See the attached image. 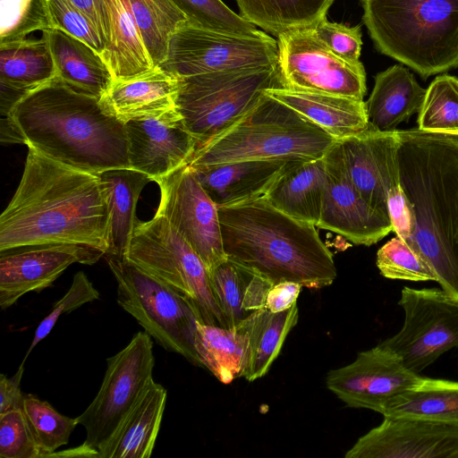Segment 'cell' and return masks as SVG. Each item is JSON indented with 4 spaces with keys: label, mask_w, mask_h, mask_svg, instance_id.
<instances>
[{
    "label": "cell",
    "mask_w": 458,
    "mask_h": 458,
    "mask_svg": "<svg viewBox=\"0 0 458 458\" xmlns=\"http://www.w3.org/2000/svg\"><path fill=\"white\" fill-rule=\"evenodd\" d=\"M280 87L277 64L180 77L176 108L199 147L250 109L265 90Z\"/></svg>",
    "instance_id": "cell-8"
},
{
    "label": "cell",
    "mask_w": 458,
    "mask_h": 458,
    "mask_svg": "<svg viewBox=\"0 0 458 458\" xmlns=\"http://www.w3.org/2000/svg\"><path fill=\"white\" fill-rule=\"evenodd\" d=\"M179 78L159 67L141 75L114 81L103 101L120 120L175 110Z\"/></svg>",
    "instance_id": "cell-23"
},
{
    "label": "cell",
    "mask_w": 458,
    "mask_h": 458,
    "mask_svg": "<svg viewBox=\"0 0 458 458\" xmlns=\"http://www.w3.org/2000/svg\"><path fill=\"white\" fill-rule=\"evenodd\" d=\"M109 39L104 60L114 81L125 80L156 68L137 26L122 0H105Z\"/></svg>",
    "instance_id": "cell-30"
},
{
    "label": "cell",
    "mask_w": 458,
    "mask_h": 458,
    "mask_svg": "<svg viewBox=\"0 0 458 458\" xmlns=\"http://www.w3.org/2000/svg\"><path fill=\"white\" fill-rule=\"evenodd\" d=\"M0 457H41V451L22 408L0 414Z\"/></svg>",
    "instance_id": "cell-43"
},
{
    "label": "cell",
    "mask_w": 458,
    "mask_h": 458,
    "mask_svg": "<svg viewBox=\"0 0 458 458\" xmlns=\"http://www.w3.org/2000/svg\"><path fill=\"white\" fill-rule=\"evenodd\" d=\"M264 92L306 117L336 140L357 135L369 126L363 100L284 87Z\"/></svg>",
    "instance_id": "cell-22"
},
{
    "label": "cell",
    "mask_w": 458,
    "mask_h": 458,
    "mask_svg": "<svg viewBox=\"0 0 458 458\" xmlns=\"http://www.w3.org/2000/svg\"><path fill=\"white\" fill-rule=\"evenodd\" d=\"M326 183L316 227L333 232L356 245L370 246L393 231L392 223L375 211L352 183L341 142L324 156Z\"/></svg>",
    "instance_id": "cell-16"
},
{
    "label": "cell",
    "mask_w": 458,
    "mask_h": 458,
    "mask_svg": "<svg viewBox=\"0 0 458 458\" xmlns=\"http://www.w3.org/2000/svg\"><path fill=\"white\" fill-rule=\"evenodd\" d=\"M398 304L404 312L403 324L379 344L394 352L410 370L420 374L458 346V301L441 288L404 287Z\"/></svg>",
    "instance_id": "cell-12"
},
{
    "label": "cell",
    "mask_w": 458,
    "mask_h": 458,
    "mask_svg": "<svg viewBox=\"0 0 458 458\" xmlns=\"http://www.w3.org/2000/svg\"><path fill=\"white\" fill-rule=\"evenodd\" d=\"M153 343L146 331L134 334L128 344L106 359L99 390L77 418L86 430L83 445L98 458L117 434L153 379Z\"/></svg>",
    "instance_id": "cell-10"
},
{
    "label": "cell",
    "mask_w": 458,
    "mask_h": 458,
    "mask_svg": "<svg viewBox=\"0 0 458 458\" xmlns=\"http://www.w3.org/2000/svg\"><path fill=\"white\" fill-rule=\"evenodd\" d=\"M339 141L352 183L375 211L390 220L388 202L404 194L397 157L398 130L381 131L369 124L364 131Z\"/></svg>",
    "instance_id": "cell-18"
},
{
    "label": "cell",
    "mask_w": 458,
    "mask_h": 458,
    "mask_svg": "<svg viewBox=\"0 0 458 458\" xmlns=\"http://www.w3.org/2000/svg\"><path fill=\"white\" fill-rule=\"evenodd\" d=\"M106 256L117 283L120 307L161 347L202 367L195 346L197 324L200 320L192 303L123 257Z\"/></svg>",
    "instance_id": "cell-7"
},
{
    "label": "cell",
    "mask_w": 458,
    "mask_h": 458,
    "mask_svg": "<svg viewBox=\"0 0 458 458\" xmlns=\"http://www.w3.org/2000/svg\"><path fill=\"white\" fill-rule=\"evenodd\" d=\"M291 160L293 159L242 160L189 166L218 208L265 196Z\"/></svg>",
    "instance_id": "cell-21"
},
{
    "label": "cell",
    "mask_w": 458,
    "mask_h": 458,
    "mask_svg": "<svg viewBox=\"0 0 458 458\" xmlns=\"http://www.w3.org/2000/svg\"><path fill=\"white\" fill-rule=\"evenodd\" d=\"M189 22L207 29L237 34H255L259 30L230 9L222 0H171Z\"/></svg>",
    "instance_id": "cell-41"
},
{
    "label": "cell",
    "mask_w": 458,
    "mask_h": 458,
    "mask_svg": "<svg viewBox=\"0 0 458 458\" xmlns=\"http://www.w3.org/2000/svg\"><path fill=\"white\" fill-rule=\"evenodd\" d=\"M106 253L72 243L26 245L0 251V307L6 310L30 292H41L74 263L93 265Z\"/></svg>",
    "instance_id": "cell-17"
},
{
    "label": "cell",
    "mask_w": 458,
    "mask_h": 458,
    "mask_svg": "<svg viewBox=\"0 0 458 458\" xmlns=\"http://www.w3.org/2000/svg\"><path fill=\"white\" fill-rule=\"evenodd\" d=\"M377 50L424 81L458 68V0H360Z\"/></svg>",
    "instance_id": "cell-5"
},
{
    "label": "cell",
    "mask_w": 458,
    "mask_h": 458,
    "mask_svg": "<svg viewBox=\"0 0 458 458\" xmlns=\"http://www.w3.org/2000/svg\"><path fill=\"white\" fill-rule=\"evenodd\" d=\"M228 259L282 281L320 289L334 283V257L314 225L295 219L264 197L218 207Z\"/></svg>",
    "instance_id": "cell-4"
},
{
    "label": "cell",
    "mask_w": 458,
    "mask_h": 458,
    "mask_svg": "<svg viewBox=\"0 0 458 458\" xmlns=\"http://www.w3.org/2000/svg\"><path fill=\"white\" fill-rule=\"evenodd\" d=\"M99 297V292L86 274L82 271L77 272L68 291L54 304L52 310L38 326L23 360L25 361L36 345L48 335L62 315L69 313L85 303L94 301Z\"/></svg>",
    "instance_id": "cell-44"
},
{
    "label": "cell",
    "mask_w": 458,
    "mask_h": 458,
    "mask_svg": "<svg viewBox=\"0 0 458 458\" xmlns=\"http://www.w3.org/2000/svg\"><path fill=\"white\" fill-rule=\"evenodd\" d=\"M99 176L109 191L111 213L109 248L106 255L123 257L137 225L138 199L143 188L152 180L131 168L111 169Z\"/></svg>",
    "instance_id": "cell-32"
},
{
    "label": "cell",
    "mask_w": 458,
    "mask_h": 458,
    "mask_svg": "<svg viewBox=\"0 0 458 458\" xmlns=\"http://www.w3.org/2000/svg\"><path fill=\"white\" fill-rule=\"evenodd\" d=\"M52 29H57L91 47L104 59L106 42L90 18L71 0H47Z\"/></svg>",
    "instance_id": "cell-42"
},
{
    "label": "cell",
    "mask_w": 458,
    "mask_h": 458,
    "mask_svg": "<svg viewBox=\"0 0 458 458\" xmlns=\"http://www.w3.org/2000/svg\"><path fill=\"white\" fill-rule=\"evenodd\" d=\"M313 30L317 37L337 56L348 62H359L362 47L361 30L331 22L327 18L318 22Z\"/></svg>",
    "instance_id": "cell-45"
},
{
    "label": "cell",
    "mask_w": 458,
    "mask_h": 458,
    "mask_svg": "<svg viewBox=\"0 0 458 458\" xmlns=\"http://www.w3.org/2000/svg\"><path fill=\"white\" fill-rule=\"evenodd\" d=\"M195 346L203 368L220 382L244 377L250 361V335L245 319L232 328L197 324Z\"/></svg>",
    "instance_id": "cell-29"
},
{
    "label": "cell",
    "mask_w": 458,
    "mask_h": 458,
    "mask_svg": "<svg viewBox=\"0 0 458 458\" xmlns=\"http://www.w3.org/2000/svg\"><path fill=\"white\" fill-rule=\"evenodd\" d=\"M57 76L47 38L0 44V85L24 94Z\"/></svg>",
    "instance_id": "cell-31"
},
{
    "label": "cell",
    "mask_w": 458,
    "mask_h": 458,
    "mask_svg": "<svg viewBox=\"0 0 458 458\" xmlns=\"http://www.w3.org/2000/svg\"><path fill=\"white\" fill-rule=\"evenodd\" d=\"M277 40L265 31L237 34L186 22L171 37L158 66L176 77L277 64Z\"/></svg>",
    "instance_id": "cell-11"
},
{
    "label": "cell",
    "mask_w": 458,
    "mask_h": 458,
    "mask_svg": "<svg viewBox=\"0 0 458 458\" xmlns=\"http://www.w3.org/2000/svg\"><path fill=\"white\" fill-rule=\"evenodd\" d=\"M345 458H458V426L409 417H384Z\"/></svg>",
    "instance_id": "cell-19"
},
{
    "label": "cell",
    "mask_w": 458,
    "mask_h": 458,
    "mask_svg": "<svg viewBox=\"0 0 458 458\" xmlns=\"http://www.w3.org/2000/svg\"><path fill=\"white\" fill-rule=\"evenodd\" d=\"M282 86L363 100L366 72L360 61L335 55L315 34L313 27L293 30L277 37Z\"/></svg>",
    "instance_id": "cell-13"
},
{
    "label": "cell",
    "mask_w": 458,
    "mask_h": 458,
    "mask_svg": "<svg viewBox=\"0 0 458 458\" xmlns=\"http://www.w3.org/2000/svg\"><path fill=\"white\" fill-rule=\"evenodd\" d=\"M131 15L148 55L158 67L167 55L172 35L189 21L171 0H122Z\"/></svg>",
    "instance_id": "cell-36"
},
{
    "label": "cell",
    "mask_w": 458,
    "mask_h": 458,
    "mask_svg": "<svg viewBox=\"0 0 458 458\" xmlns=\"http://www.w3.org/2000/svg\"><path fill=\"white\" fill-rule=\"evenodd\" d=\"M84 12L96 25L106 42L109 39V19L105 0H71Z\"/></svg>",
    "instance_id": "cell-48"
},
{
    "label": "cell",
    "mask_w": 458,
    "mask_h": 458,
    "mask_svg": "<svg viewBox=\"0 0 458 458\" xmlns=\"http://www.w3.org/2000/svg\"><path fill=\"white\" fill-rule=\"evenodd\" d=\"M167 392L152 379L98 458H149L163 419Z\"/></svg>",
    "instance_id": "cell-28"
},
{
    "label": "cell",
    "mask_w": 458,
    "mask_h": 458,
    "mask_svg": "<svg viewBox=\"0 0 458 458\" xmlns=\"http://www.w3.org/2000/svg\"><path fill=\"white\" fill-rule=\"evenodd\" d=\"M302 285L293 281H282L273 284L267 293L265 308L271 312L290 309L296 301Z\"/></svg>",
    "instance_id": "cell-47"
},
{
    "label": "cell",
    "mask_w": 458,
    "mask_h": 458,
    "mask_svg": "<svg viewBox=\"0 0 458 458\" xmlns=\"http://www.w3.org/2000/svg\"><path fill=\"white\" fill-rule=\"evenodd\" d=\"M298 318L297 301L290 309L280 312H271L264 307L245 318L250 335V361L244 376L246 380L254 381L268 372Z\"/></svg>",
    "instance_id": "cell-35"
},
{
    "label": "cell",
    "mask_w": 458,
    "mask_h": 458,
    "mask_svg": "<svg viewBox=\"0 0 458 458\" xmlns=\"http://www.w3.org/2000/svg\"><path fill=\"white\" fill-rule=\"evenodd\" d=\"M409 417L458 426V381L422 377L396 396L383 417Z\"/></svg>",
    "instance_id": "cell-33"
},
{
    "label": "cell",
    "mask_w": 458,
    "mask_h": 458,
    "mask_svg": "<svg viewBox=\"0 0 458 458\" xmlns=\"http://www.w3.org/2000/svg\"><path fill=\"white\" fill-rule=\"evenodd\" d=\"M21 179L0 216V251L72 243L109 248V191L99 174L70 168L28 148Z\"/></svg>",
    "instance_id": "cell-1"
},
{
    "label": "cell",
    "mask_w": 458,
    "mask_h": 458,
    "mask_svg": "<svg viewBox=\"0 0 458 458\" xmlns=\"http://www.w3.org/2000/svg\"><path fill=\"white\" fill-rule=\"evenodd\" d=\"M225 327L232 328L265 307L273 283L258 270L226 259L208 270Z\"/></svg>",
    "instance_id": "cell-25"
},
{
    "label": "cell",
    "mask_w": 458,
    "mask_h": 458,
    "mask_svg": "<svg viewBox=\"0 0 458 458\" xmlns=\"http://www.w3.org/2000/svg\"><path fill=\"white\" fill-rule=\"evenodd\" d=\"M41 32L48 42L57 76L78 90L105 98L114 77L103 57L64 31L49 29Z\"/></svg>",
    "instance_id": "cell-26"
},
{
    "label": "cell",
    "mask_w": 458,
    "mask_h": 458,
    "mask_svg": "<svg viewBox=\"0 0 458 458\" xmlns=\"http://www.w3.org/2000/svg\"><path fill=\"white\" fill-rule=\"evenodd\" d=\"M423 376L410 370L401 359L379 344L360 352L348 365L330 370L326 386L346 406L384 414L399 394L415 386Z\"/></svg>",
    "instance_id": "cell-15"
},
{
    "label": "cell",
    "mask_w": 458,
    "mask_h": 458,
    "mask_svg": "<svg viewBox=\"0 0 458 458\" xmlns=\"http://www.w3.org/2000/svg\"><path fill=\"white\" fill-rule=\"evenodd\" d=\"M160 189L157 209L211 269L227 259L224 250L218 208L189 165L155 181Z\"/></svg>",
    "instance_id": "cell-14"
},
{
    "label": "cell",
    "mask_w": 458,
    "mask_h": 458,
    "mask_svg": "<svg viewBox=\"0 0 458 458\" xmlns=\"http://www.w3.org/2000/svg\"><path fill=\"white\" fill-rule=\"evenodd\" d=\"M22 410L41 451L40 458L48 457L67 445L79 424L77 418L61 414L49 403L31 394L24 395Z\"/></svg>",
    "instance_id": "cell-38"
},
{
    "label": "cell",
    "mask_w": 458,
    "mask_h": 458,
    "mask_svg": "<svg viewBox=\"0 0 458 458\" xmlns=\"http://www.w3.org/2000/svg\"><path fill=\"white\" fill-rule=\"evenodd\" d=\"M336 141L314 123L264 94L221 133L195 150L191 167L242 160L317 159Z\"/></svg>",
    "instance_id": "cell-6"
},
{
    "label": "cell",
    "mask_w": 458,
    "mask_h": 458,
    "mask_svg": "<svg viewBox=\"0 0 458 458\" xmlns=\"http://www.w3.org/2000/svg\"><path fill=\"white\" fill-rule=\"evenodd\" d=\"M8 117L23 144L70 168L94 174L131 168L124 122L102 98L58 76L26 94Z\"/></svg>",
    "instance_id": "cell-2"
},
{
    "label": "cell",
    "mask_w": 458,
    "mask_h": 458,
    "mask_svg": "<svg viewBox=\"0 0 458 458\" xmlns=\"http://www.w3.org/2000/svg\"><path fill=\"white\" fill-rule=\"evenodd\" d=\"M325 183L324 157L293 159L264 197L288 216L316 226L320 217Z\"/></svg>",
    "instance_id": "cell-24"
},
{
    "label": "cell",
    "mask_w": 458,
    "mask_h": 458,
    "mask_svg": "<svg viewBox=\"0 0 458 458\" xmlns=\"http://www.w3.org/2000/svg\"><path fill=\"white\" fill-rule=\"evenodd\" d=\"M123 258L184 295L201 323L225 327L208 267L165 216L138 220Z\"/></svg>",
    "instance_id": "cell-9"
},
{
    "label": "cell",
    "mask_w": 458,
    "mask_h": 458,
    "mask_svg": "<svg viewBox=\"0 0 458 458\" xmlns=\"http://www.w3.org/2000/svg\"><path fill=\"white\" fill-rule=\"evenodd\" d=\"M124 123L131 168L154 182L188 165L197 149L177 109Z\"/></svg>",
    "instance_id": "cell-20"
},
{
    "label": "cell",
    "mask_w": 458,
    "mask_h": 458,
    "mask_svg": "<svg viewBox=\"0 0 458 458\" xmlns=\"http://www.w3.org/2000/svg\"><path fill=\"white\" fill-rule=\"evenodd\" d=\"M24 362L22 360L13 377H8L3 373L0 376V414L22 408L25 394L21 392V383L24 372Z\"/></svg>",
    "instance_id": "cell-46"
},
{
    "label": "cell",
    "mask_w": 458,
    "mask_h": 458,
    "mask_svg": "<svg viewBox=\"0 0 458 458\" xmlns=\"http://www.w3.org/2000/svg\"><path fill=\"white\" fill-rule=\"evenodd\" d=\"M425 92L402 64L377 73L371 94L365 102L369 124L381 131H395L419 111Z\"/></svg>",
    "instance_id": "cell-27"
},
{
    "label": "cell",
    "mask_w": 458,
    "mask_h": 458,
    "mask_svg": "<svg viewBox=\"0 0 458 458\" xmlns=\"http://www.w3.org/2000/svg\"><path fill=\"white\" fill-rule=\"evenodd\" d=\"M245 20L278 37L298 29L314 27L335 0H235Z\"/></svg>",
    "instance_id": "cell-34"
},
{
    "label": "cell",
    "mask_w": 458,
    "mask_h": 458,
    "mask_svg": "<svg viewBox=\"0 0 458 458\" xmlns=\"http://www.w3.org/2000/svg\"><path fill=\"white\" fill-rule=\"evenodd\" d=\"M451 135L458 141V134H456V135L451 134Z\"/></svg>",
    "instance_id": "cell-49"
},
{
    "label": "cell",
    "mask_w": 458,
    "mask_h": 458,
    "mask_svg": "<svg viewBox=\"0 0 458 458\" xmlns=\"http://www.w3.org/2000/svg\"><path fill=\"white\" fill-rule=\"evenodd\" d=\"M52 29L47 0H0V44Z\"/></svg>",
    "instance_id": "cell-40"
},
{
    "label": "cell",
    "mask_w": 458,
    "mask_h": 458,
    "mask_svg": "<svg viewBox=\"0 0 458 458\" xmlns=\"http://www.w3.org/2000/svg\"><path fill=\"white\" fill-rule=\"evenodd\" d=\"M376 264L380 274L388 279L412 282L437 280L416 242L398 235L377 250Z\"/></svg>",
    "instance_id": "cell-39"
},
{
    "label": "cell",
    "mask_w": 458,
    "mask_h": 458,
    "mask_svg": "<svg viewBox=\"0 0 458 458\" xmlns=\"http://www.w3.org/2000/svg\"><path fill=\"white\" fill-rule=\"evenodd\" d=\"M417 123L420 131L458 134V77L441 73L430 82Z\"/></svg>",
    "instance_id": "cell-37"
},
{
    "label": "cell",
    "mask_w": 458,
    "mask_h": 458,
    "mask_svg": "<svg viewBox=\"0 0 458 458\" xmlns=\"http://www.w3.org/2000/svg\"><path fill=\"white\" fill-rule=\"evenodd\" d=\"M401 186L415 217L413 241L436 282L458 301V141L445 133L398 130Z\"/></svg>",
    "instance_id": "cell-3"
}]
</instances>
